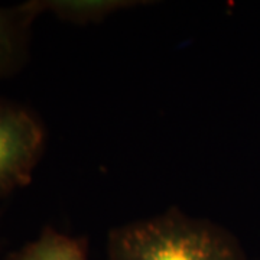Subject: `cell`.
Returning a JSON list of instances; mask_svg holds the SVG:
<instances>
[{"mask_svg":"<svg viewBox=\"0 0 260 260\" xmlns=\"http://www.w3.org/2000/svg\"><path fill=\"white\" fill-rule=\"evenodd\" d=\"M106 254L107 260H246L232 233L175 207L114 227Z\"/></svg>","mask_w":260,"mask_h":260,"instance_id":"obj_1","label":"cell"},{"mask_svg":"<svg viewBox=\"0 0 260 260\" xmlns=\"http://www.w3.org/2000/svg\"><path fill=\"white\" fill-rule=\"evenodd\" d=\"M45 140L47 132L35 113L0 100V198L32 181Z\"/></svg>","mask_w":260,"mask_h":260,"instance_id":"obj_2","label":"cell"},{"mask_svg":"<svg viewBox=\"0 0 260 260\" xmlns=\"http://www.w3.org/2000/svg\"><path fill=\"white\" fill-rule=\"evenodd\" d=\"M37 18L29 2L0 8V78L13 75L25 64L30 26Z\"/></svg>","mask_w":260,"mask_h":260,"instance_id":"obj_3","label":"cell"},{"mask_svg":"<svg viewBox=\"0 0 260 260\" xmlns=\"http://www.w3.org/2000/svg\"><path fill=\"white\" fill-rule=\"evenodd\" d=\"M30 8L42 15L45 12L52 13L61 20L75 23V25H87L100 22L116 12L129 9L142 2L132 0H30Z\"/></svg>","mask_w":260,"mask_h":260,"instance_id":"obj_4","label":"cell"},{"mask_svg":"<svg viewBox=\"0 0 260 260\" xmlns=\"http://www.w3.org/2000/svg\"><path fill=\"white\" fill-rule=\"evenodd\" d=\"M6 260H88L87 243L45 227L34 242L12 253Z\"/></svg>","mask_w":260,"mask_h":260,"instance_id":"obj_5","label":"cell"}]
</instances>
